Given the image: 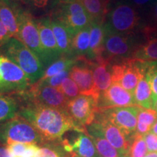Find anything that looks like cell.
Here are the masks:
<instances>
[{
	"label": "cell",
	"mask_w": 157,
	"mask_h": 157,
	"mask_svg": "<svg viewBox=\"0 0 157 157\" xmlns=\"http://www.w3.org/2000/svg\"><path fill=\"white\" fill-rule=\"evenodd\" d=\"M18 114L36 129L44 141L59 140L68 131L85 132V129L76 125L66 111L31 101L21 109Z\"/></svg>",
	"instance_id": "cell-1"
},
{
	"label": "cell",
	"mask_w": 157,
	"mask_h": 157,
	"mask_svg": "<svg viewBox=\"0 0 157 157\" xmlns=\"http://www.w3.org/2000/svg\"><path fill=\"white\" fill-rule=\"evenodd\" d=\"M103 25L106 31L117 34H136L141 26V19L133 4L119 1L109 7Z\"/></svg>",
	"instance_id": "cell-2"
},
{
	"label": "cell",
	"mask_w": 157,
	"mask_h": 157,
	"mask_svg": "<svg viewBox=\"0 0 157 157\" xmlns=\"http://www.w3.org/2000/svg\"><path fill=\"white\" fill-rule=\"evenodd\" d=\"M5 55L17 64L28 76L31 85L39 81L45 68L39 58L19 39L12 37L4 46Z\"/></svg>",
	"instance_id": "cell-3"
},
{
	"label": "cell",
	"mask_w": 157,
	"mask_h": 157,
	"mask_svg": "<svg viewBox=\"0 0 157 157\" xmlns=\"http://www.w3.org/2000/svg\"><path fill=\"white\" fill-rule=\"evenodd\" d=\"M105 32L103 58L111 64L131 59L133 52L141 44L136 34H117L105 29Z\"/></svg>",
	"instance_id": "cell-4"
},
{
	"label": "cell",
	"mask_w": 157,
	"mask_h": 157,
	"mask_svg": "<svg viewBox=\"0 0 157 157\" xmlns=\"http://www.w3.org/2000/svg\"><path fill=\"white\" fill-rule=\"evenodd\" d=\"M0 143L6 146L13 143L39 145L44 140L30 123L17 115L0 127Z\"/></svg>",
	"instance_id": "cell-5"
},
{
	"label": "cell",
	"mask_w": 157,
	"mask_h": 157,
	"mask_svg": "<svg viewBox=\"0 0 157 157\" xmlns=\"http://www.w3.org/2000/svg\"><path fill=\"white\" fill-rule=\"evenodd\" d=\"M50 16L65 25L72 36L91 25V20L79 1L58 4Z\"/></svg>",
	"instance_id": "cell-6"
},
{
	"label": "cell",
	"mask_w": 157,
	"mask_h": 157,
	"mask_svg": "<svg viewBox=\"0 0 157 157\" xmlns=\"http://www.w3.org/2000/svg\"><path fill=\"white\" fill-rule=\"evenodd\" d=\"M18 37L25 46L39 58L46 68L50 66L47 55L41 43L40 36L35 19L28 10L21 9L18 15Z\"/></svg>",
	"instance_id": "cell-7"
},
{
	"label": "cell",
	"mask_w": 157,
	"mask_h": 157,
	"mask_svg": "<svg viewBox=\"0 0 157 157\" xmlns=\"http://www.w3.org/2000/svg\"><path fill=\"white\" fill-rule=\"evenodd\" d=\"M86 127L90 136L104 137L123 156L129 157L130 138L109 121L95 116V121Z\"/></svg>",
	"instance_id": "cell-8"
},
{
	"label": "cell",
	"mask_w": 157,
	"mask_h": 157,
	"mask_svg": "<svg viewBox=\"0 0 157 157\" xmlns=\"http://www.w3.org/2000/svg\"><path fill=\"white\" fill-rule=\"evenodd\" d=\"M140 108L137 105H132L98 109L96 116L109 121L120 129L127 137L132 138L136 133L137 116Z\"/></svg>",
	"instance_id": "cell-9"
},
{
	"label": "cell",
	"mask_w": 157,
	"mask_h": 157,
	"mask_svg": "<svg viewBox=\"0 0 157 157\" xmlns=\"http://www.w3.org/2000/svg\"><path fill=\"white\" fill-rule=\"evenodd\" d=\"M31 84L25 72L6 56H0V91L23 92Z\"/></svg>",
	"instance_id": "cell-10"
},
{
	"label": "cell",
	"mask_w": 157,
	"mask_h": 157,
	"mask_svg": "<svg viewBox=\"0 0 157 157\" xmlns=\"http://www.w3.org/2000/svg\"><path fill=\"white\" fill-rule=\"evenodd\" d=\"M26 96L33 103L62 111L67 110L69 101L58 88L39 82L31 85Z\"/></svg>",
	"instance_id": "cell-11"
},
{
	"label": "cell",
	"mask_w": 157,
	"mask_h": 157,
	"mask_svg": "<svg viewBox=\"0 0 157 157\" xmlns=\"http://www.w3.org/2000/svg\"><path fill=\"white\" fill-rule=\"evenodd\" d=\"M66 111L76 125L86 130L84 127L95 121L98 101L93 96L80 94L68 101Z\"/></svg>",
	"instance_id": "cell-12"
},
{
	"label": "cell",
	"mask_w": 157,
	"mask_h": 157,
	"mask_svg": "<svg viewBox=\"0 0 157 157\" xmlns=\"http://www.w3.org/2000/svg\"><path fill=\"white\" fill-rule=\"evenodd\" d=\"M113 83L119 84L134 95L140 76V69L137 60H124L111 64Z\"/></svg>",
	"instance_id": "cell-13"
},
{
	"label": "cell",
	"mask_w": 157,
	"mask_h": 157,
	"mask_svg": "<svg viewBox=\"0 0 157 157\" xmlns=\"http://www.w3.org/2000/svg\"><path fill=\"white\" fill-rule=\"evenodd\" d=\"M69 77L77 84L81 95L93 96L98 101L100 95L94 84L91 60L84 57L77 58L76 63L71 68Z\"/></svg>",
	"instance_id": "cell-14"
},
{
	"label": "cell",
	"mask_w": 157,
	"mask_h": 157,
	"mask_svg": "<svg viewBox=\"0 0 157 157\" xmlns=\"http://www.w3.org/2000/svg\"><path fill=\"white\" fill-rule=\"evenodd\" d=\"M136 105L134 95L118 83H112L109 89L101 93L98 100V109Z\"/></svg>",
	"instance_id": "cell-15"
},
{
	"label": "cell",
	"mask_w": 157,
	"mask_h": 157,
	"mask_svg": "<svg viewBox=\"0 0 157 157\" xmlns=\"http://www.w3.org/2000/svg\"><path fill=\"white\" fill-rule=\"evenodd\" d=\"M35 22L38 28L42 48L48 57L49 64L50 65L62 56L52 31L50 16L48 15L35 19Z\"/></svg>",
	"instance_id": "cell-16"
},
{
	"label": "cell",
	"mask_w": 157,
	"mask_h": 157,
	"mask_svg": "<svg viewBox=\"0 0 157 157\" xmlns=\"http://www.w3.org/2000/svg\"><path fill=\"white\" fill-rule=\"evenodd\" d=\"M65 151L81 157H101L97 151L91 137L84 132H78L74 140L62 141Z\"/></svg>",
	"instance_id": "cell-17"
},
{
	"label": "cell",
	"mask_w": 157,
	"mask_h": 157,
	"mask_svg": "<svg viewBox=\"0 0 157 157\" xmlns=\"http://www.w3.org/2000/svg\"><path fill=\"white\" fill-rule=\"evenodd\" d=\"M21 7L10 0H0V21L11 36L18 37V15Z\"/></svg>",
	"instance_id": "cell-18"
},
{
	"label": "cell",
	"mask_w": 157,
	"mask_h": 157,
	"mask_svg": "<svg viewBox=\"0 0 157 157\" xmlns=\"http://www.w3.org/2000/svg\"><path fill=\"white\" fill-rule=\"evenodd\" d=\"M105 35L103 24L91 23L90 48L87 57L88 60L94 62L105 61L103 58Z\"/></svg>",
	"instance_id": "cell-19"
},
{
	"label": "cell",
	"mask_w": 157,
	"mask_h": 157,
	"mask_svg": "<svg viewBox=\"0 0 157 157\" xmlns=\"http://www.w3.org/2000/svg\"><path fill=\"white\" fill-rule=\"evenodd\" d=\"M137 61L140 69V76L134 93L135 103L137 106L143 109H154V104L152 98L151 88L145 75L144 61Z\"/></svg>",
	"instance_id": "cell-20"
},
{
	"label": "cell",
	"mask_w": 157,
	"mask_h": 157,
	"mask_svg": "<svg viewBox=\"0 0 157 157\" xmlns=\"http://www.w3.org/2000/svg\"><path fill=\"white\" fill-rule=\"evenodd\" d=\"M94 84L99 95L109 89L112 84L111 64L107 61H92Z\"/></svg>",
	"instance_id": "cell-21"
},
{
	"label": "cell",
	"mask_w": 157,
	"mask_h": 157,
	"mask_svg": "<svg viewBox=\"0 0 157 157\" xmlns=\"http://www.w3.org/2000/svg\"><path fill=\"white\" fill-rule=\"evenodd\" d=\"M87 11L91 23L103 24L109 11V0H78Z\"/></svg>",
	"instance_id": "cell-22"
},
{
	"label": "cell",
	"mask_w": 157,
	"mask_h": 157,
	"mask_svg": "<svg viewBox=\"0 0 157 157\" xmlns=\"http://www.w3.org/2000/svg\"><path fill=\"white\" fill-rule=\"evenodd\" d=\"M51 25L56 37L57 44L60 50L61 56H71V49L72 34L65 25L57 20L51 17ZM72 57V56H71Z\"/></svg>",
	"instance_id": "cell-23"
},
{
	"label": "cell",
	"mask_w": 157,
	"mask_h": 157,
	"mask_svg": "<svg viewBox=\"0 0 157 157\" xmlns=\"http://www.w3.org/2000/svg\"><path fill=\"white\" fill-rule=\"evenodd\" d=\"M90 42V25L74 35L71 41V56L87 58Z\"/></svg>",
	"instance_id": "cell-24"
},
{
	"label": "cell",
	"mask_w": 157,
	"mask_h": 157,
	"mask_svg": "<svg viewBox=\"0 0 157 157\" xmlns=\"http://www.w3.org/2000/svg\"><path fill=\"white\" fill-rule=\"evenodd\" d=\"M146 42L137 47L132 56V60L157 61V37L146 39Z\"/></svg>",
	"instance_id": "cell-25"
},
{
	"label": "cell",
	"mask_w": 157,
	"mask_h": 157,
	"mask_svg": "<svg viewBox=\"0 0 157 157\" xmlns=\"http://www.w3.org/2000/svg\"><path fill=\"white\" fill-rule=\"evenodd\" d=\"M77 58L71 56H61L57 59L56 61L52 63L48 67L45 68L42 77L39 82H44L57 74L61 73L64 71L71 70L73 66L76 63Z\"/></svg>",
	"instance_id": "cell-26"
},
{
	"label": "cell",
	"mask_w": 157,
	"mask_h": 157,
	"mask_svg": "<svg viewBox=\"0 0 157 157\" xmlns=\"http://www.w3.org/2000/svg\"><path fill=\"white\" fill-rule=\"evenodd\" d=\"M157 121V113L154 109L140 108L137 116L136 133L142 135L151 132L153 125Z\"/></svg>",
	"instance_id": "cell-27"
},
{
	"label": "cell",
	"mask_w": 157,
	"mask_h": 157,
	"mask_svg": "<svg viewBox=\"0 0 157 157\" xmlns=\"http://www.w3.org/2000/svg\"><path fill=\"white\" fill-rule=\"evenodd\" d=\"M18 113L19 105L15 98L0 95V123L10 120Z\"/></svg>",
	"instance_id": "cell-28"
},
{
	"label": "cell",
	"mask_w": 157,
	"mask_h": 157,
	"mask_svg": "<svg viewBox=\"0 0 157 157\" xmlns=\"http://www.w3.org/2000/svg\"><path fill=\"white\" fill-rule=\"evenodd\" d=\"M97 151L101 157H124L106 139L101 136H90Z\"/></svg>",
	"instance_id": "cell-29"
},
{
	"label": "cell",
	"mask_w": 157,
	"mask_h": 157,
	"mask_svg": "<svg viewBox=\"0 0 157 157\" xmlns=\"http://www.w3.org/2000/svg\"><path fill=\"white\" fill-rule=\"evenodd\" d=\"M144 68L145 75L151 88L154 104L157 100V61H144Z\"/></svg>",
	"instance_id": "cell-30"
},
{
	"label": "cell",
	"mask_w": 157,
	"mask_h": 157,
	"mask_svg": "<svg viewBox=\"0 0 157 157\" xmlns=\"http://www.w3.org/2000/svg\"><path fill=\"white\" fill-rule=\"evenodd\" d=\"M147 146L143 135L135 133L129 149V157H144L147 154Z\"/></svg>",
	"instance_id": "cell-31"
},
{
	"label": "cell",
	"mask_w": 157,
	"mask_h": 157,
	"mask_svg": "<svg viewBox=\"0 0 157 157\" xmlns=\"http://www.w3.org/2000/svg\"><path fill=\"white\" fill-rule=\"evenodd\" d=\"M23 3L32 10L50 13L58 5L56 0H23Z\"/></svg>",
	"instance_id": "cell-32"
},
{
	"label": "cell",
	"mask_w": 157,
	"mask_h": 157,
	"mask_svg": "<svg viewBox=\"0 0 157 157\" xmlns=\"http://www.w3.org/2000/svg\"><path fill=\"white\" fill-rule=\"evenodd\" d=\"M58 89L69 101L80 95V90L78 89L77 84L69 76L62 82L61 85L58 87Z\"/></svg>",
	"instance_id": "cell-33"
},
{
	"label": "cell",
	"mask_w": 157,
	"mask_h": 157,
	"mask_svg": "<svg viewBox=\"0 0 157 157\" xmlns=\"http://www.w3.org/2000/svg\"><path fill=\"white\" fill-rule=\"evenodd\" d=\"M69 71L70 70L64 71L61 72V73L52 76L51 78L45 80L44 82H42V83L47 84H48V85L52 86V87L58 88L60 85H61L62 82H63L66 78H68V76H69Z\"/></svg>",
	"instance_id": "cell-34"
},
{
	"label": "cell",
	"mask_w": 157,
	"mask_h": 157,
	"mask_svg": "<svg viewBox=\"0 0 157 157\" xmlns=\"http://www.w3.org/2000/svg\"><path fill=\"white\" fill-rule=\"evenodd\" d=\"M148 152H157V135L151 132L143 135Z\"/></svg>",
	"instance_id": "cell-35"
},
{
	"label": "cell",
	"mask_w": 157,
	"mask_h": 157,
	"mask_svg": "<svg viewBox=\"0 0 157 157\" xmlns=\"http://www.w3.org/2000/svg\"><path fill=\"white\" fill-rule=\"evenodd\" d=\"M29 144L20 143H13L7 145V148L14 157H21L28 147Z\"/></svg>",
	"instance_id": "cell-36"
},
{
	"label": "cell",
	"mask_w": 157,
	"mask_h": 157,
	"mask_svg": "<svg viewBox=\"0 0 157 157\" xmlns=\"http://www.w3.org/2000/svg\"><path fill=\"white\" fill-rule=\"evenodd\" d=\"M36 157H63V154L60 151H56V149L50 147H42L39 148L37 152Z\"/></svg>",
	"instance_id": "cell-37"
},
{
	"label": "cell",
	"mask_w": 157,
	"mask_h": 157,
	"mask_svg": "<svg viewBox=\"0 0 157 157\" xmlns=\"http://www.w3.org/2000/svg\"><path fill=\"white\" fill-rule=\"evenodd\" d=\"M10 33L9 32L5 25L0 21V48L5 46L12 38Z\"/></svg>",
	"instance_id": "cell-38"
},
{
	"label": "cell",
	"mask_w": 157,
	"mask_h": 157,
	"mask_svg": "<svg viewBox=\"0 0 157 157\" xmlns=\"http://www.w3.org/2000/svg\"><path fill=\"white\" fill-rule=\"evenodd\" d=\"M0 157H14L6 145L0 143Z\"/></svg>",
	"instance_id": "cell-39"
},
{
	"label": "cell",
	"mask_w": 157,
	"mask_h": 157,
	"mask_svg": "<svg viewBox=\"0 0 157 157\" xmlns=\"http://www.w3.org/2000/svg\"><path fill=\"white\" fill-rule=\"evenodd\" d=\"M151 17L154 23L153 27L157 29V2L153 5L151 11Z\"/></svg>",
	"instance_id": "cell-40"
},
{
	"label": "cell",
	"mask_w": 157,
	"mask_h": 157,
	"mask_svg": "<svg viewBox=\"0 0 157 157\" xmlns=\"http://www.w3.org/2000/svg\"><path fill=\"white\" fill-rule=\"evenodd\" d=\"M132 3H134V5L137 6H143L148 5V4L152 3L154 4L156 2L157 0H131Z\"/></svg>",
	"instance_id": "cell-41"
},
{
	"label": "cell",
	"mask_w": 157,
	"mask_h": 157,
	"mask_svg": "<svg viewBox=\"0 0 157 157\" xmlns=\"http://www.w3.org/2000/svg\"><path fill=\"white\" fill-rule=\"evenodd\" d=\"M151 132L154 133L155 135H157V121L155 122V124L154 125H153L152 128H151Z\"/></svg>",
	"instance_id": "cell-42"
},
{
	"label": "cell",
	"mask_w": 157,
	"mask_h": 157,
	"mask_svg": "<svg viewBox=\"0 0 157 157\" xmlns=\"http://www.w3.org/2000/svg\"><path fill=\"white\" fill-rule=\"evenodd\" d=\"M58 4L59 3H68V2H76L78 1V0H56Z\"/></svg>",
	"instance_id": "cell-43"
},
{
	"label": "cell",
	"mask_w": 157,
	"mask_h": 157,
	"mask_svg": "<svg viewBox=\"0 0 157 157\" xmlns=\"http://www.w3.org/2000/svg\"><path fill=\"white\" fill-rule=\"evenodd\" d=\"M144 157H157V152H148Z\"/></svg>",
	"instance_id": "cell-44"
},
{
	"label": "cell",
	"mask_w": 157,
	"mask_h": 157,
	"mask_svg": "<svg viewBox=\"0 0 157 157\" xmlns=\"http://www.w3.org/2000/svg\"><path fill=\"white\" fill-rule=\"evenodd\" d=\"M154 110H155V111H156V113H157V100H156V103H154Z\"/></svg>",
	"instance_id": "cell-45"
},
{
	"label": "cell",
	"mask_w": 157,
	"mask_h": 157,
	"mask_svg": "<svg viewBox=\"0 0 157 157\" xmlns=\"http://www.w3.org/2000/svg\"><path fill=\"white\" fill-rule=\"evenodd\" d=\"M71 157H81V156H78V155H76L75 154H71Z\"/></svg>",
	"instance_id": "cell-46"
},
{
	"label": "cell",
	"mask_w": 157,
	"mask_h": 157,
	"mask_svg": "<svg viewBox=\"0 0 157 157\" xmlns=\"http://www.w3.org/2000/svg\"><path fill=\"white\" fill-rule=\"evenodd\" d=\"M10 1L14 2H23V0H10Z\"/></svg>",
	"instance_id": "cell-47"
}]
</instances>
